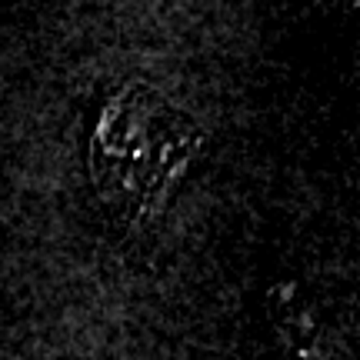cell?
<instances>
[{"label": "cell", "mask_w": 360, "mask_h": 360, "mask_svg": "<svg viewBox=\"0 0 360 360\" xmlns=\"http://www.w3.org/2000/svg\"><path fill=\"white\" fill-rule=\"evenodd\" d=\"M191 120L143 87L107 103L94 137V177L103 200L127 220L150 217L187 157L193 154Z\"/></svg>", "instance_id": "cell-1"}]
</instances>
